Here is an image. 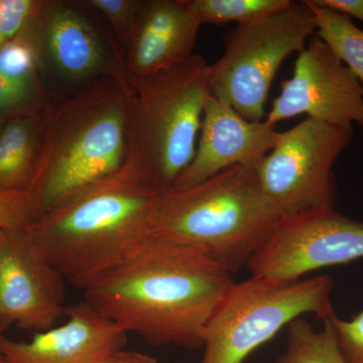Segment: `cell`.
I'll return each mask as SVG.
<instances>
[{"label": "cell", "instance_id": "obj_1", "mask_svg": "<svg viewBox=\"0 0 363 363\" xmlns=\"http://www.w3.org/2000/svg\"><path fill=\"white\" fill-rule=\"evenodd\" d=\"M202 253L150 238L83 291L84 301L121 330L152 346L202 347L205 327L235 283Z\"/></svg>", "mask_w": 363, "mask_h": 363}, {"label": "cell", "instance_id": "obj_2", "mask_svg": "<svg viewBox=\"0 0 363 363\" xmlns=\"http://www.w3.org/2000/svg\"><path fill=\"white\" fill-rule=\"evenodd\" d=\"M159 193L121 169L23 231L67 284L84 291L150 240V212Z\"/></svg>", "mask_w": 363, "mask_h": 363}, {"label": "cell", "instance_id": "obj_3", "mask_svg": "<svg viewBox=\"0 0 363 363\" xmlns=\"http://www.w3.org/2000/svg\"><path fill=\"white\" fill-rule=\"evenodd\" d=\"M126 76H104L55 104L28 192L35 219L116 175L123 166Z\"/></svg>", "mask_w": 363, "mask_h": 363}, {"label": "cell", "instance_id": "obj_4", "mask_svg": "<svg viewBox=\"0 0 363 363\" xmlns=\"http://www.w3.org/2000/svg\"><path fill=\"white\" fill-rule=\"evenodd\" d=\"M257 167L235 166L189 187L157 194L150 238L194 250L235 274L281 224Z\"/></svg>", "mask_w": 363, "mask_h": 363}, {"label": "cell", "instance_id": "obj_5", "mask_svg": "<svg viewBox=\"0 0 363 363\" xmlns=\"http://www.w3.org/2000/svg\"><path fill=\"white\" fill-rule=\"evenodd\" d=\"M125 157L121 169L152 190L175 185L197 149L210 65L193 54L168 70L128 75Z\"/></svg>", "mask_w": 363, "mask_h": 363}, {"label": "cell", "instance_id": "obj_6", "mask_svg": "<svg viewBox=\"0 0 363 363\" xmlns=\"http://www.w3.org/2000/svg\"><path fill=\"white\" fill-rule=\"evenodd\" d=\"M333 289L329 276L289 283L250 276L235 281L205 327L201 363H245L253 351L303 315L330 317Z\"/></svg>", "mask_w": 363, "mask_h": 363}, {"label": "cell", "instance_id": "obj_7", "mask_svg": "<svg viewBox=\"0 0 363 363\" xmlns=\"http://www.w3.org/2000/svg\"><path fill=\"white\" fill-rule=\"evenodd\" d=\"M310 7L292 1L278 13L238 26L225 35V51L210 66V93L250 123H262L277 72L316 33Z\"/></svg>", "mask_w": 363, "mask_h": 363}, {"label": "cell", "instance_id": "obj_8", "mask_svg": "<svg viewBox=\"0 0 363 363\" xmlns=\"http://www.w3.org/2000/svg\"><path fill=\"white\" fill-rule=\"evenodd\" d=\"M352 136L353 128L310 117L279 133L276 145L257 164V175L281 221L334 210L337 184L333 167Z\"/></svg>", "mask_w": 363, "mask_h": 363}, {"label": "cell", "instance_id": "obj_9", "mask_svg": "<svg viewBox=\"0 0 363 363\" xmlns=\"http://www.w3.org/2000/svg\"><path fill=\"white\" fill-rule=\"evenodd\" d=\"M25 30L30 33L40 72L76 90L104 76L128 75L125 58L88 13L84 1L40 0Z\"/></svg>", "mask_w": 363, "mask_h": 363}, {"label": "cell", "instance_id": "obj_10", "mask_svg": "<svg viewBox=\"0 0 363 363\" xmlns=\"http://www.w3.org/2000/svg\"><path fill=\"white\" fill-rule=\"evenodd\" d=\"M360 259L363 222L331 210L281 221L247 267L250 276L289 283Z\"/></svg>", "mask_w": 363, "mask_h": 363}, {"label": "cell", "instance_id": "obj_11", "mask_svg": "<svg viewBox=\"0 0 363 363\" xmlns=\"http://www.w3.org/2000/svg\"><path fill=\"white\" fill-rule=\"evenodd\" d=\"M301 114L339 128L357 123L363 130L362 86L316 35L298 54L293 76L281 83L264 123L274 128Z\"/></svg>", "mask_w": 363, "mask_h": 363}, {"label": "cell", "instance_id": "obj_12", "mask_svg": "<svg viewBox=\"0 0 363 363\" xmlns=\"http://www.w3.org/2000/svg\"><path fill=\"white\" fill-rule=\"evenodd\" d=\"M65 284L25 231L7 233L0 248V333L56 326L66 312Z\"/></svg>", "mask_w": 363, "mask_h": 363}, {"label": "cell", "instance_id": "obj_13", "mask_svg": "<svg viewBox=\"0 0 363 363\" xmlns=\"http://www.w3.org/2000/svg\"><path fill=\"white\" fill-rule=\"evenodd\" d=\"M67 320L30 341L0 333L4 363H104L123 350L126 333L86 301L66 308Z\"/></svg>", "mask_w": 363, "mask_h": 363}, {"label": "cell", "instance_id": "obj_14", "mask_svg": "<svg viewBox=\"0 0 363 363\" xmlns=\"http://www.w3.org/2000/svg\"><path fill=\"white\" fill-rule=\"evenodd\" d=\"M195 156L173 187H189L235 166L257 167L276 145L279 133L250 123L209 93L205 100Z\"/></svg>", "mask_w": 363, "mask_h": 363}, {"label": "cell", "instance_id": "obj_15", "mask_svg": "<svg viewBox=\"0 0 363 363\" xmlns=\"http://www.w3.org/2000/svg\"><path fill=\"white\" fill-rule=\"evenodd\" d=\"M200 26L189 0H138L125 45L128 75H152L190 58Z\"/></svg>", "mask_w": 363, "mask_h": 363}, {"label": "cell", "instance_id": "obj_16", "mask_svg": "<svg viewBox=\"0 0 363 363\" xmlns=\"http://www.w3.org/2000/svg\"><path fill=\"white\" fill-rule=\"evenodd\" d=\"M54 105L6 119L0 130V194L30 190Z\"/></svg>", "mask_w": 363, "mask_h": 363}, {"label": "cell", "instance_id": "obj_17", "mask_svg": "<svg viewBox=\"0 0 363 363\" xmlns=\"http://www.w3.org/2000/svg\"><path fill=\"white\" fill-rule=\"evenodd\" d=\"M305 2L311 9L316 23L315 35L323 40L348 67L363 88V30L346 14L322 6L317 0Z\"/></svg>", "mask_w": 363, "mask_h": 363}, {"label": "cell", "instance_id": "obj_18", "mask_svg": "<svg viewBox=\"0 0 363 363\" xmlns=\"http://www.w3.org/2000/svg\"><path fill=\"white\" fill-rule=\"evenodd\" d=\"M322 321L324 327L320 331L315 330L304 318L291 322L286 326V351L272 363H346L339 350L330 317Z\"/></svg>", "mask_w": 363, "mask_h": 363}, {"label": "cell", "instance_id": "obj_19", "mask_svg": "<svg viewBox=\"0 0 363 363\" xmlns=\"http://www.w3.org/2000/svg\"><path fill=\"white\" fill-rule=\"evenodd\" d=\"M292 0H189L201 25H247L278 13Z\"/></svg>", "mask_w": 363, "mask_h": 363}, {"label": "cell", "instance_id": "obj_20", "mask_svg": "<svg viewBox=\"0 0 363 363\" xmlns=\"http://www.w3.org/2000/svg\"><path fill=\"white\" fill-rule=\"evenodd\" d=\"M54 102L42 76L16 79L0 73V116L9 118Z\"/></svg>", "mask_w": 363, "mask_h": 363}, {"label": "cell", "instance_id": "obj_21", "mask_svg": "<svg viewBox=\"0 0 363 363\" xmlns=\"http://www.w3.org/2000/svg\"><path fill=\"white\" fill-rule=\"evenodd\" d=\"M0 73L16 79L42 76L37 48L26 30L0 47Z\"/></svg>", "mask_w": 363, "mask_h": 363}, {"label": "cell", "instance_id": "obj_22", "mask_svg": "<svg viewBox=\"0 0 363 363\" xmlns=\"http://www.w3.org/2000/svg\"><path fill=\"white\" fill-rule=\"evenodd\" d=\"M35 220L30 192L0 194V228L6 233L23 230Z\"/></svg>", "mask_w": 363, "mask_h": 363}, {"label": "cell", "instance_id": "obj_23", "mask_svg": "<svg viewBox=\"0 0 363 363\" xmlns=\"http://www.w3.org/2000/svg\"><path fill=\"white\" fill-rule=\"evenodd\" d=\"M93 13L106 18L117 39L125 47L138 0H88L84 1Z\"/></svg>", "mask_w": 363, "mask_h": 363}, {"label": "cell", "instance_id": "obj_24", "mask_svg": "<svg viewBox=\"0 0 363 363\" xmlns=\"http://www.w3.org/2000/svg\"><path fill=\"white\" fill-rule=\"evenodd\" d=\"M330 321L345 362L363 363V311L350 320L340 319L334 313Z\"/></svg>", "mask_w": 363, "mask_h": 363}, {"label": "cell", "instance_id": "obj_25", "mask_svg": "<svg viewBox=\"0 0 363 363\" xmlns=\"http://www.w3.org/2000/svg\"><path fill=\"white\" fill-rule=\"evenodd\" d=\"M40 0H0V37L9 40L20 35L32 20Z\"/></svg>", "mask_w": 363, "mask_h": 363}, {"label": "cell", "instance_id": "obj_26", "mask_svg": "<svg viewBox=\"0 0 363 363\" xmlns=\"http://www.w3.org/2000/svg\"><path fill=\"white\" fill-rule=\"evenodd\" d=\"M320 4L363 23V0H317Z\"/></svg>", "mask_w": 363, "mask_h": 363}, {"label": "cell", "instance_id": "obj_27", "mask_svg": "<svg viewBox=\"0 0 363 363\" xmlns=\"http://www.w3.org/2000/svg\"><path fill=\"white\" fill-rule=\"evenodd\" d=\"M104 363H160L156 358L138 351L118 350Z\"/></svg>", "mask_w": 363, "mask_h": 363}, {"label": "cell", "instance_id": "obj_28", "mask_svg": "<svg viewBox=\"0 0 363 363\" xmlns=\"http://www.w3.org/2000/svg\"><path fill=\"white\" fill-rule=\"evenodd\" d=\"M6 231H4V229L0 228V248H1L2 245H4V241H6Z\"/></svg>", "mask_w": 363, "mask_h": 363}, {"label": "cell", "instance_id": "obj_29", "mask_svg": "<svg viewBox=\"0 0 363 363\" xmlns=\"http://www.w3.org/2000/svg\"><path fill=\"white\" fill-rule=\"evenodd\" d=\"M6 117L0 116V130H1L4 124L6 123Z\"/></svg>", "mask_w": 363, "mask_h": 363}, {"label": "cell", "instance_id": "obj_30", "mask_svg": "<svg viewBox=\"0 0 363 363\" xmlns=\"http://www.w3.org/2000/svg\"><path fill=\"white\" fill-rule=\"evenodd\" d=\"M6 42L4 39H2L1 37H0V47H1L2 45H4V43Z\"/></svg>", "mask_w": 363, "mask_h": 363}, {"label": "cell", "instance_id": "obj_31", "mask_svg": "<svg viewBox=\"0 0 363 363\" xmlns=\"http://www.w3.org/2000/svg\"><path fill=\"white\" fill-rule=\"evenodd\" d=\"M0 363H4V360H2L1 355H0Z\"/></svg>", "mask_w": 363, "mask_h": 363}]
</instances>
